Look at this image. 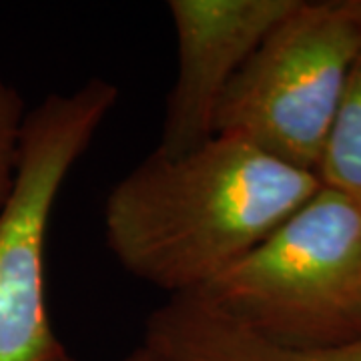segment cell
I'll use <instances>...</instances> for the list:
<instances>
[{
    "mask_svg": "<svg viewBox=\"0 0 361 361\" xmlns=\"http://www.w3.org/2000/svg\"><path fill=\"white\" fill-rule=\"evenodd\" d=\"M319 189L313 171L213 135L183 155L155 149L118 180L104 203V237L135 277L195 295Z\"/></svg>",
    "mask_w": 361,
    "mask_h": 361,
    "instance_id": "1",
    "label": "cell"
},
{
    "mask_svg": "<svg viewBox=\"0 0 361 361\" xmlns=\"http://www.w3.org/2000/svg\"><path fill=\"white\" fill-rule=\"evenodd\" d=\"M189 297L287 348L360 339L361 205L322 187L263 243Z\"/></svg>",
    "mask_w": 361,
    "mask_h": 361,
    "instance_id": "2",
    "label": "cell"
},
{
    "mask_svg": "<svg viewBox=\"0 0 361 361\" xmlns=\"http://www.w3.org/2000/svg\"><path fill=\"white\" fill-rule=\"evenodd\" d=\"M360 54L361 0H299L225 90L215 135L315 173Z\"/></svg>",
    "mask_w": 361,
    "mask_h": 361,
    "instance_id": "3",
    "label": "cell"
},
{
    "mask_svg": "<svg viewBox=\"0 0 361 361\" xmlns=\"http://www.w3.org/2000/svg\"><path fill=\"white\" fill-rule=\"evenodd\" d=\"M118 94L116 85L94 77L28 109L13 193L0 211V361H54L66 353L47 310V233L63 183Z\"/></svg>",
    "mask_w": 361,
    "mask_h": 361,
    "instance_id": "4",
    "label": "cell"
},
{
    "mask_svg": "<svg viewBox=\"0 0 361 361\" xmlns=\"http://www.w3.org/2000/svg\"><path fill=\"white\" fill-rule=\"evenodd\" d=\"M299 0H171L177 78L159 151L189 153L215 135L225 90L249 56Z\"/></svg>",
    "mask_w": 361,
    "mask_h": 361,
    "instance_id": "5",
    "label": "cell"
},
{
    "mask_svg": "<svg viewBox=\"0 0 361 361\" xmlns=\"http://www.w3.org/2000/svg\"><path fill=\"white\" fill-rule=\"evenodd\" d=\"M145 343L167 361H361V337L337 348H287L189 295L151 313Z\"/></svg>",
    "mask_w": 361,
    "mask_h": 361,
    "instance_id": "6",
    "label": "cell"
},
{
    "mask_svg": "<svg viewBox=\"0 0 361 361\" xmlns=\"http://www.w3.org/2000/svg\"><path fill=\"white\" fill-rule=\"evenodd\" d=\"M315 173L322 187L361 205V54L349 75Z\"/></svg>",
    "mask_w": 361,
    "mask_h": 361,
    "instance_id": "7",
    "label": "cell"
},
{
    "mask_svg": "<svg viewBox=\"0 0 361 361\" xmlns=\"http://www.w3.org/2000/svg\"><path fill=\"white\" fill-rule=\"evenodd\" d=\"M26 115L20 92L0 78V211L13 193Z\"/></svg>",
    "mask_w": 361,
    "mask_h": 361,
    "instance_id": "8",
    "label": "cell"
},
{
    "mask_svg": "<svg viewBox=\"0 0 361 361\" xmlns=\"http://www.w3.org/2000/svg\"><path fill=\"white\" fill-rule=\"evenodd\" d=\"M54 361H77V360H73L68 353H65V355H61L59 360H54ZM121 361H167V360H165L161 353H157L153 348H149L147 343H142L141 348L135 349L133 353H129L127 357H123Z\"/></svg>",
    "mask_w": 361,
    "mask_h": 361,
    "instance_id": "9",
    "label": "cell"
}]
</instances>
